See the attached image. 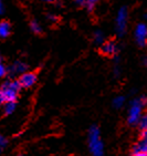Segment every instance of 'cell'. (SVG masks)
Segmentation results:
<instances>
[{
    "instance_id": "cell-5",
    "label": "cell",
    "mask_w": 147,
    "mask_h": 156,
    "mask_svg": "<svg viewBox=\"0 0 147 156\" xmlns=\"http://www.w3.org/2000/svg\"><path fill=\"white\" fill-rule=\"evenodd\" d=\"M134 36H135V40L137 42V44L141 48H144L147 43V26L144 22L138 23L135 28L134 31Z\"/></svg>"
},
{
    "instance_id": "cell-26",
    "label": "cell",
    "mask_w": 147,
    "mask_h": 156,
    "mask_svg": "<svg viewBox=\"0 0 147 156\" xmlns=\"http://www.w3.org/2000/svg\"><path fill=\"white\" fill-rule=\"evenodd\" d=\"M18 156H21V155H18Z\"/></svg>"
},
{
    "instance_id": "cell-19",
    "label": "cell",
    "mask_w": 147,
    "mask_h": 156,
    "mask_svg": "<svg viewBox=\"0 0 147 156\" xmlns=\"http://www.w3.org/2000/svg\"><path fill=\"white\" fill-rule=\"evenodd\" d=\"M75 3L79 7H85V0H75Z\"/></svg>"
},
{
    "instance_id": "cell-25",
    "label": "cell",
    "mask_w": 147,
    "mask_h": 156,
    "mask_svg": "<svg viewBox=\"0 0 147 156\" xmlns=\"http://www.w3.org/2000/svg\"><path fill=\"white\" fill-rule=\"evenodd\" d=\"M1 60H2V58H1V55H0V61H1Z\"/></svg>"
},
{
    "instance_id": "cell-23",
    "label": "cell",
    "mask_w": 147,
    "mask_h": 156,
    "mask_svg": "<svg viewBox=\"0 0 147 156\" xmlns=\"http://www.w3.org/2000/svg\"><path fill=\"white\" fill-rule=\"evenodd\" d=\"M134 156H147L146 153H137V154H134Z\"/></svg>"
},
{
    "instance_id": "cell-12",
    "label": "cell",
    "mask_w": 147,
    "mask_h": 156,
    "mask_svg": "<svg viewBox=\"0 0 147 156\" xmlns=\"http://www.w3.org/2000/svg\"><path fill=\"white\" fill-rule=\"evenodd\" d=\"M16 110V102H5V113L12 114Z\"/></svg>"
},
{
    "instance_id": "cell-21",
    "label": "cell",
    "mask_w": 147,
    "mask_h": 156,
    "mask_svg": "<svg viewBox=\"0 0 147 156\" xmlns=\"http://www.w3.org/2000/svg\"><path fill=\"white\" fill-rule=\"evenodd\" d=\"M48 18H49V20L50 21H57V18H55V17H54V16H48Z\"/></svg>"
},
{
    "instance_id": "cell-18",
    "label": "cell",
    "mask_w": 147,
    "mask_h": 156,
    "mask_svg": "<svg viewBox=\"0 0 147 156\" xmlns=\"http://www.w3.org/2000/svg\"><path fill=\"white\" fill-rule=\"evenodd\" d=\"M6 74H7V68L5 66V64L0 61V79L3 78Z\"/></svg>"
},
{
    "instance_id": "cell-4",
    "label": "cell",
    "mask_w": 147,
    "mask_h": 156,
    "mask_svg": "<svg viewBox=\"0 0 147 156\" xmlns=\"http://www.w3.org/2000/svg\"><path fill=\"white\" fill-rule=\"evenodd\" d=\"M127 18H128V10L126 7H122L117 11L116 15V32L118 37H123L127 28Z\"/></svg>"
},
{
    "instance_id": "cell-2",
    "label": "cell",
    "mask_w": 147,
    "mask_h": 156,
    "mask_svg": "<svg viewBox=\"0 0 147 156\" xmlns=\"http://www.w3.org/2000/svg\"><path fill=\"white\" fill-rule=\"evenodd\" d=\"M146 104V98H138L133 100L128 108L127 121L131 125H136L143 115V106Z\"/></svg>"
},
{
    "instance_id": "cell-1",
    "label": "cell",
    "mask_w": 147,
    "mask_h": 156,
    "mask_svg": "<svg viewBox=\"0 0 147 156\" xmlns=\"http://www.w3.org/2000/svg\"><path fill=\"white\" fill-rule=\"evenodd\" d=\"M89 148L93 156L104 155V144L101 140V134L97 126H92L89 131Z\"/></svg>"
},
{
    "instance_id": "cell-14",
    "label": "cell",
    "mask_w": 147,
    "mask_h": 156,
    "mask_svg": "<svg viewBox=\"0 0 147 156\" xmlns=\"http://www.w3.org/2000/svg\"><path fill=\"white\" fill-rule=\"evenodd\" d=\"M94 42L96 44H102L104 42V34H103L102 31L97 30L94 32Z\"/></svg>"
},
{
    "instance_id": "cell-7",
    "label": "cell",
    "mask_w": 147,
    "mask_h": 156,
    "mask_svg": "<svg viewBox=\"0 0 147 156\" xmlns=\"http://www.w3.org/2000/svg\"><path fill=\"white\" fill-rule=\"evenodd\" d=\"M102 47H101V51L105 55H114L117 52V45L115 44L114 42L107 41V42H103Z\"/></svg>"
},
{
    "instance_id": "cell-16",
    "label": "cell",
    "mask_w": 147,
    "mask_h": 156,
    "mask_svg": "<svg viewBox=\"0 0 147 156\" xmlns=\"http://www.w3.org/2000/svg\"><path fill=\"white\" fill-rule=\"evenodd\" d=\"M97 2H99V0H85V7L89 10H93Z\"/></svg>"
},
{
    "instance_id": "cell-8",
    "label": "cell",
    "mask_w": 147,
    "mask_h": 156,
    "mask_svg": "<svg viewBox=\"0 0 147 156\" xmlns=\"http://www.w3.org/2000/svg\"><path fill=\"white\" fill-rule=\"evenodd\" d=\"M27 70V64L22 61H16L9 68V71L12 75H17V74H22V73L26 72Z\"/></svg>"
},
{
    "instance_id": "cell-24",
    "label": "cell",
    "mask_w": 147,
    "mask_h": 156,
    "mask_svg": "<svg viewBox=\"0 0 147 156\" xmlns=\"http://www.w3.org/2000/svg\"><path fill=\"white\" fill-rule=\"evenodd\" d=\"M43 1H47V2H54L55 0H43Z\"/></svg>"
},
{
    "instance_id": "cell-13",
    "label": "cell",
    "mask_w": 147,
    "mask_h": 156,
    "mask_svg": "<svg viewBox=\"0 0 147 156\" xmlns=\"http://www.w3.org/2000/svg\"><path fill=\"white\" fill-rule=\"evenodd\" d=\"M124 103H125V98L124 96L118 95L113 100V106L116 108H121L124 105Z\"/></svg>"
},
{
    "instance_id": "cell-20",
    "label": "cell",
    "mask_w": 147,
    "mask_h": 156,
    "mask_svg": "<svg viewBox=\"0 0 147 156\" xmlns=\"http://www.w3.org/2000/svg\"><path fill=\"white\" fill-rule=\"evenodd\" d=\"M3 11H5V7H3V3H2V0H0V16L2 15Z\"/></svg>"
},
{
    "instance_id": "cell-22",
    "label": "cell",
    "mask_w": 147,
    "mask_h": 156,
    "mask_svg": "<svg viewBox=\"0 0 147 156\" xmlns=\"http://www.w3.org/2000/svg\"><path fill=\"white\" fill-rule=\"evenodd\" d=\"M1 103H5V100H3L2 93H1V91H0V104H1Z\"/></svg>"
},
{
    "instance_id": "cell-6",
    "label": "cell",
    "mask_w": 147,
    "mask_h": 156,
    "mask_svg": "<svg viewBox=\"0 0 147 156\" xmlns=\"http://www.w3.org/2000/svg\"><path fill=\"white\" fill-rule=\"evenodd\" d=\"M37 80H38V76H37L36 73L24 72L20 75L18 82H19V84H20L21 87L29 89V87H32L33 85L37 83Z\"/></svg>"
},
{
    "instance_id": "cell-11",
    "label": "cell",
    "mask_w": 147,
    "mask_h": 156,
    "mask_svg": "<svg viewBox=\"0 0 147 156\" xmlns=\"http://www.w3.org/2000/svg\"><path fill=\"white\" fill-rule=\"evenodd\" d=\"M30 28H31V30H32V32L37 33V34H40V33L42 32L41 26H40L39 22L36 21V20H32L30 22Z\"/></svg>"
},
{
    "instance_id": "cell-15",
    "label": "cell",
    "mask_w": 147,
    "mask_h": 156,
    "mask_svg": "<svg viewBox=\"0 0 147 156\" xmlns=\"http://www.w3.org/2000/svg\"><path fill=\"white\" fill-rule=\"evenodd\" d=\"M137 124L142 131H147V116L146 115H142V117L139 119Z\"/></svg>"
},
{
    "instance_id": "cell-9",
    "label": "cell",
    "mask_w": 147,
    "mask_h": 156,
    "mask_svg": "<svg viewBox=\"0 0 147 156\" xmlns=\"http://www.w3.org/2000/svg\"><path fill=\"white\" fill-rule=\"evenodd\" d=\"M10 32H11V27H10V23L7 22V21H1L0 22V38H7L9 37Z\"/></svg>"
},
{
    "instance_id": "cell-10",
    "label": "cell",
    "mask_w": 147,
    "mask_h": 156,
    "mask_svg": "<svg viewBox=\"0 0 147 156\" xmlns=\"http://www.w3.org/2000/svg\"><path fill=\"white\" fill-rule=\"evenodd\" d=\"M137 153H147V140H139L134 146V154Z\"/></svg>"
},
{
    "instance_id": "cell-17",
    "label": "cell",
    "mask_w": 147,
    "mask_h": 156,
    "mask_svg": "<svg viewBox=\"0 0 147 156\" xmlns=\"http://www.w3.org/2000/svg\"><path fill=\"white\" fill-rule=\"evenodd\" d=\"M7 143H8V142H7L6 138L3 137V136L0 135V153L5 150V147L7 146Z\"/></svg>"
},
{
    "instance_id": "cell-3",
    "label": "cell",
    "mask_w": 147,
    "mask_h": 156,
    "mask_svg": "<svg viewBox=\"0 0 147 156\" xmlns=\"http://www.w3.org/2000/svg\"><path fill=\"white\" fill-rule=\"evenodd\" d=\"M20 89L21 87L18 81L10 80V81H6L5 83H2L0 91L2 93L5 102H16Z\"/></svg>"
}]
</instances>
